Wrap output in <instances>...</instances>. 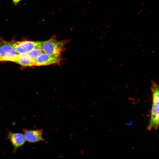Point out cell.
<instances>
[{
  "instance_id": "5",
  "label": "cell",
  "mask_w": 159,
  "mask_h": 159,
  "mask_svg": "<svg viewBox=\"0 0 159 159\" xmlns=\"http://www.w3.org/2000/svg\"><path fill=\"white\" fill-rule=\"evenodd\" d=\"M7 138L13 147V152L23 145L26 140L24 134L19 133H14L9 131L7 133Z\"/></svg>"
},
{
  "instance_id": "7",
  "label": "cell",
  "mask_w": 159,
  "mask_h": 159,
  "mask_svg": "<svg viewBox=\"0 0 159 159\" xmlns=\"http://www.w3.org/2000/svg\"><path fill=\"white\" fill-rule=\"evenodd\" d=\"M22 130L26 140L29 142L34 143L44 141L42 136V129L28 130L23 129Z\"/></svg>"
},
{
  "instance_id": "6",
  "label": "cell",
  "mask_w": 159,
  "mask_h": 159,
  "mask_svg": "<svg viewBox=\"0 0 159 159\" xmlns=\"http://www.w3.org/2000/svg\"><path fill=\"white\" fill-rule=\"evenodd\" d=\"M61 60L60 57H55L43 52L35 60V65L41 66L58 64Z\"/></svg>"
},
{
  "instance_id": "3",
  "label": "cell",
  "mask_w": 159,
  "mask_h": 159,
  "mask_svg": "<svg viewBox=\"0 0 159 159\" xmlns=\"http://www.w3.org/2000/svg\"><path fill=\"white\" fill-rule=\"evenodd\" d=\"M46 42L47 41H12L13 45L19 54L27 53L34 49L42 48Z\"/></svg>"
},
{
  "instance_id": "4",
  "label": "cell",
  "mask_w": 159,
  "mask_h": 159,
  "mask_svg": "<svg viewBox=\"0 0 159 159\" xmlns=\"http://www.w3.org/2000/svg\"><path fill=\"white\" fill-rule=\"evenodd\" d=\"M150 116L147 129H157L159 128V102H152Z\"/></svg>"
},
{
  "instance_id": "8",
  "label": "cell",
  "mask_w": 159,
  "mask_h": 159,
  "mask_svg": "<svg viewBox=\"0 0 159 159\" xmlns=\"http://www.w3.org/2000/svg\"><path fill=\"white\" fill-rule=\"evenodd\" d=\"M15 62L24 67H31L35 65V61L31 59L28 53L18 54Z\"/></svg>"
},
{
  "instance_id": "10",
  "label": "cell",
  "mask_w": 159,
  "mask_h": 159,
  "mask_svg": "<svg viewBox=\"0 0 159 159\" xmlns=\"http://www.w3.org/2000/svg\"><path fill=\"white\" fill-rule=\"evenodd\" d=\"M14 3L15 4H17L21 0H12Z\"/></svg>"
},
{
  "instance_id": "1",
  "label": "cell",
  "mask_w": 159,
  "mask_h": 159,
  "mask_svg": "<svg viewBox=\"0 0 159 159\" xmlns=\"http://www.w3.org/2000/svg\"><path fill=\"white\" fill-rule=\"evenodd\" d=\"M18 54L13 45L12 41H7L0 37V62H15Z\"/></svg>"
},
{
  "instance_id": "2",
  "label": "cell",
  "mask_w": 159,
  "mask_h": 159,
  "mask_svg": "<svg viewBox=\"0 0 159 159\" xmlns=\"http://www.w3.org/2000/svg\"><path fill=\"white\" fill-rule=\"evenodd\" d=\"M68 42L58 41L53 37L47 40L42 48L44 52L53 56L60 57L61 54L64 50V46Z\"/></svg>"
},
{
  "instance_id": "9",
  "label": "cell",
  "mask_w": 159,
  "mask_h": 159,
  "mask_svg": "<svg viewBox=\"0 0 159 159\" xmlns=\"http://www.w3.org/2000/svg\"><path fill=\"white\" fill-rule=\"evenodd\" d=\"M43 52L42 48H40L34 49L27 53L30 57L35 61L36 59Z\"/></svg>"
}]
</instances>
